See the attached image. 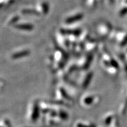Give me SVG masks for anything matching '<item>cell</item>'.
I'll return each instance as SVG.
<instances>
[{
    "mask_svg": "<svg viewBox=\"0 0 127 127\" xmlns=\"http://www.w3.org/2000/svg\"><path fill=\"white\" fill-rule=\"evenodd\" d=\"M1 127H11V125L7 119L2 118L1 122Z\"/></svg>",
    "mask_w": 127,
    "mask_h": 127,
    "instance_id": "ba28073f",
    "label": "cell"
},
{
    "mask_svg": "<svg viewBox=\"0 0 127 127\" xmlns=\"http://www.w3.org/2000/svg\"><path fill=\"white\" fill-rule=\"evenodd\" d=\"M83 17V15L82 14H78L77 15L72 16V17H69L66 19L65 21V23L67 24H71L73 23H75V22L81 20Z\"/></svg>",
    "mask_w": 127,
    "mask_h": 127,
    "instance_id": "5b68a950",
    "label": "cell"
},
{
    "mask_svg": "<svg viewBox=\"0 0 127 127\" xmlns=\"http://www.w3.org/2000/svg\"><path fill=\"white\" fill-rule=\"evenodd\" d=\"M17 29H20L21 30H24V31H31L34 29V26L30 24H21L18 25L16 26Z\"/></svg>",
    "mask_w": 127,
    "mask_h": 127,
    "instance_id": "52a82bcc",
    "label": "cell"
},
{
    "mask_svg": "<svg viewBox=\"0 0 127 127\" xmlns=\"http://www.w3.org/2000/svg\"><path fill=\"white\" fill-rule=\"evenodd\" d=\"M99 96L95 94H88L84 95L79 101V104L84 108H91L96 107L100 102Z\"/></svg>",
    "mask_w": 127,
    "mask_h": 127,
    "instance_id": "7a4b0ae2",
    "label": "cell"
},
{
    "mask_svg": "<svg viewBox=\"0 0 127 127\" xmlns=\"http://www.w3.org/2000/svg\"><path fill=\"white\" fill-rule=\"evenodd\" d=\"M41 113L39 102L36 100L31 101L28 104L27 112V118L31 123H35L39 117Z\"/></svg>",
    "mask_w": 127,
    "mask_h": 127,
    "instance_id": "6da1fadb",
    "label": "cell"
},
{
    "mask_svg": "<svg viewBox=\"0 0 127 127\" xmlns=\"http://www.w3.org/2000/svg\"><path fill=\"white\" fill-rule=\"evenodd\" d=\"M73 127H96L94 124L88 121L78 120L75 122Z\"/></svg>",
    "mask_w": 127,
    "mask_h": 127,
    "instance_id": "277c9868",
    "label": "cell"
},
{
    "mask_svg": "<svg viewBox=\"0 0 127 127\" xmlns=\"http://www.w3.org/2000/svg\"><path fill=\"white\" fill-rule=\"evenodd\" d=\"M30 51L28 50H25L23 51H21L20 52H18V53H15L14 54L12 55V58L13 59H18V58H23V57H24L25 56H27L28 55H29Z\"/></svg>",
    "mask_w": 127,
    "mask_h": 127,
    "instance_id": "8992f818",
    "label": "cell"
},
{
    "mask_svg": "<svg viewBox=\"0 0 127 127\" xmlns=\"http://www.w3.org/2000/svg\"><path fill=\"white\" fill-rule=\"evenodd\" d=\"M102 124L105 127H117L118 121L115 115L112 112H108L104 115L102 118Z\"/></svg>",
    "mask_w": 127,
    "mask_h": 127,
    "instance_id": "3957f363",
    "label": "cell"
}]
</instances>
